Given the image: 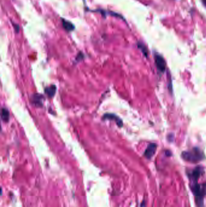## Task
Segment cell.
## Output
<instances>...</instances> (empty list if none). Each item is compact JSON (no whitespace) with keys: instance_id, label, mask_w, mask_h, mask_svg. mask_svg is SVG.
<instances>
[{"instance_id":"52a82bcc","label":"cell","mask_w":206,"mask_h":207,"mask_svg":"<svg viewBox=\"0 0 206 207\" xmlns=\"http://www.w3.org/2000/svg\"><path fill=\"white\" fill-rule=\"evenodd\" d=\"M61 21L62 23V26L66 31L71 32L73 30H75V27L73 24H72L71 22L65 20L64 18H61Z\"/></svg>"},{"instance_id":"9c48e42d","label":"cell","mask_w":206,"mask_h":207,"mask_svg":"<svg viewBox=\"0 0 206 207\" xmlns=\"http://www.w3.org/2000/svg\"><path fill=\"white\" fill-rule=\"evenodd\" d=\"M42 99H43V96L39 94L34 95L32 98L33 101V103L37 107H41L42 106Z\"/></svg>"},{"instance_id":"3957f363","label":"cell","mask_w":206,"mask_h":207,"mask_svg":"<svg viewBox=\"0 0 206 207\" xmlns=\"http://www.w3.org/2000/svg\"><path fill=\"white\" fill-rule=\"evenodd\" d=\"M155 63L157 69L161 72H164L166 69V64L165 59L159 54H155Z\"/></svg>"},{"instance_id":"4fadbf2b","label":"cell","mask_w":206,"mask_h":207,"mask_svg":"<svg viewBox=\"0 0 206 207\" xmlns=\"http://www.w3.org/2000/svg\"><path fill=\"white\" fill-rule=\"evenodd\" d=\"M13 26H14V27L15 28V32L16 33H18V32L20 31V26H19V25H18V24H16L13 23Z\"/></svg>"},{"instance_id":"5b68a950","label":"cell","mask_w":206,"mask_h":207,"mask_svg":"<svg viewBox=\"0 0 206 207\" xmlns=\"http://www.w3.org/2000/svg\"><path fill=\"white\" fill-rule=\"evenodd\" d=\"M104 119H110V120H114L116 122L117 125L120 127H122L123 126V122L118 116L114 114H110V113H106L103 116Z\"/></svg>"},{"instance_id":"6da1fadb","label":"cell","mask_w":206,"mask_h":207,"mask_svg":"<svg viewBox=\"0 0 206 207\" xmlns=\"http://www.w3.org/2000/svg\"><path fill=\"white\" fill-rule=\"evenodd\" d=\"M181 156L185 161L192 163L198 162L205 158L204 153L197 147L193 148L190 151H183L181 154Z\"/></svg>"},{"instance_id":"7c38bea8","label":"cell","mask_w":206,"mask_h":207,"mask_svg":"<svg viewBox=\"0 0 206 207\" xmlns=\"http://www.w3.org/2000/svg\"><path fill=\"white\" fill-rule=\"evenodd\" d=\"M1 118L4 122H8L9 119V112L6 108H3L1 110Z\"/></svg>"},{"instance_id":"30bf717a","label":"cell","mask_w":206,"mask_h":207,"mask_svg":"<svg viewBox=\"0 0 206 207\" xmlns=\"http://www.w3.org/2000/svg\"><path fill=\"white\" fill-rule=\"evenodd\" d=\"M56 87L54 85H52V86L47 87L45 89V93L48 95L50 98H52L54 96V94L56 93Z\"/></svg>"},{"instance_id":"5bb4252c","label":"cell","mask_w":206,"mask_h":207,"mask_svg":"<svg viewBox=\"0 0 206 207\" xmlns=\"http://www.w3.org/2000/svg\"><path fill=\"white\" fill-rule=\"evenodd\" d=\"M166 155L167 156H171L172 153H171V151H166Z\"/></svg>"},{"instance_id":"9a60e30c","label":"cell","mask_w":206,"mask_h":207,"mask_svg":"<svg viewBox=\"0 0 206 207\" xmlns=\"http://www.w3.org/2000/svg\"><path fill=\"white\" fill-rule=\"evenodd\" d=\"M201 1L203 4V5L206 7V0H201Z\"/></svg>"},{"instance_id":"8992f818","label":"cell","mask_w":206,"mask_h":207,"mask_svg":"<svg viewBox=\"0 0 206 207\" xmlns=\"http://www.w3.org/2000/svg\"><path fill=\"white\" fill-rule=\"evenodd\" d=\"M203 172V168L201 167H198L193 170L190 173V178L194 181L197 182L199 176H201Z\"/></svg>"},{"instance_id":"7a4b0ae2","label":"cell","mask_w":206,"mask_h":207,"mask_svg":"<svg viewBox=\"0 0 206 207\" xmlns=\"http://www.w3.org/2000/svg\"><path fill=\"white\" fill-rule=\"evenodd\" d=\"M192 190L197 198V204H202L203 199L206 194V187L198 184L197 182H194L193 185L192 186Z\"/></svg>"},{"instance_id":"ba28073f","label":"cell","mask_w":206,"mask_h":207,"mask_svg":"<svg viewBox=\"0 0 206 207\" xmlns=\"http://www.w3.org/2000/svg\"><path fill=\"white\" fill-rule=\"evenodd\" d=\"M94 12H99L100 14H101L102 15H104V16H107V15H112V16H113L117 17V18H122V20H124V18L122 17V15H119V14L115 13V12H108V11H106V10H102V9L96 10H94Z\"/></svg>"},{"instance_id":"8fae6325","label":"cell","mask_w":206,"mask_h":207,"mask_svg":"<svg viewBox=\"0 0 206 207\" xmlns=\"http://www.w3.org/2000/svg\"><path fill=\"white\" fill-rule=\"evenodd\" d=\"M137 47L138 48L140 49L142 52L143 53L144 55L146 57V58L148 57V55H149V52H148V48L146 47V46H145L143 42H138L137 43Z\"/></svg>"},{"instance_id":"277c9868","label":"cell","mask_w":206,"mask_h":207,"mask_svg":"<svg viewBox=\"0 0 206 207\" xmlns=\"http://www.w3.org/2000/svg\"><path fill=\"white\" fill-rule=\"evenodd\" d=\"M157 148V146L156 144H155V143L150 144L148 146V147L146 149V150H145L144 156L146 157L147 159H150V158H152V157L155 153Z\"/></svg>"}]
</instances>
